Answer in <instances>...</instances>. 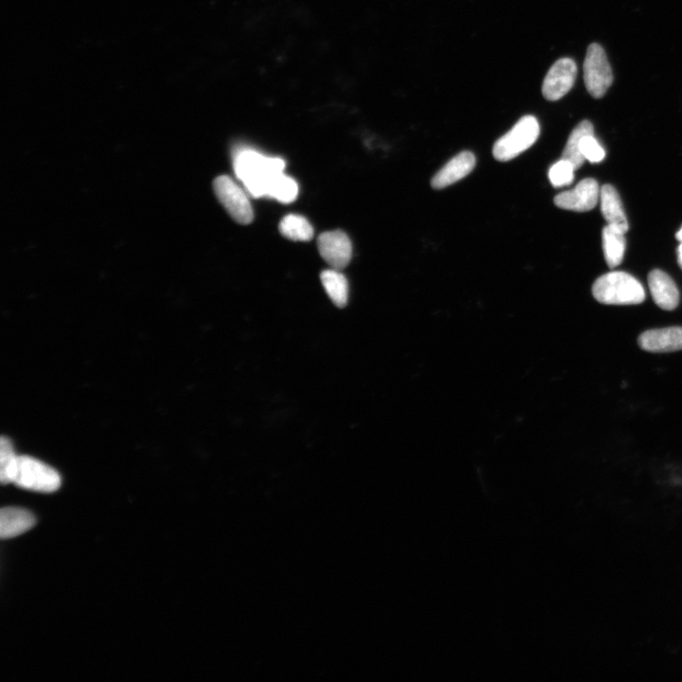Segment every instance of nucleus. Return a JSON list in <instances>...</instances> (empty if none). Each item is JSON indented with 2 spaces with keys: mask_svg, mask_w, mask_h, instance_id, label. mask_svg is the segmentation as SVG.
<instances>
[{
  "mask_svg": "<svg viewBox=\"0 0 682 682\" xmlns=\"http://www.w3.org/2000/svg\"><path fill=\"white\" fill-rule=\"evenodd\" d=\"M286 163L253 149H241L235 157V175L254 198L268 197L272 181L283 173Z\"/></svg>",
  "mask_w": 682,
  "mask_h": 682,
  "instance_id": "obj_1",
  "label": "nucleus"
},
{
  "mask_svg": "<svg viewBox=\"0 0 682 682\" xmlns=\"http://www.w3.org/2000/svg\"><path fill=\"white\" fill-rule=\"evenodd\" d=\"M594 297L603 305H640L646 300L642 284L629 273L613 272L599 277L593 287Z\"/></svg>",
  "mask_w": 682,
  "mask_h": 682,
  "instance_id": "obj_2",
  "label": "nucleus"
},
{
  "mask_svg": "<svg viewBox=\"0 0 682 682\" xmlns=\"http://www.w3.org/2000/svg\"><path fill=\"white\" fill-rule=\"evenodd\" d=\"M19 487L41 493H53L61 486L60 473L40 460L18 456L13 482Z\"/></svg>",
  "mask_w": 682,
  "mask_h": 682,
  "instance_id": "obj_3",
  "label": "nucleus"
},
{
  "mask_svg": "<svg viewBox=\"0 0 682 682\" xmlns=\"http://www.w3.org/2000/svg\"><path fill=\"white\" fill-rule=\"evenodd\" d=\"M539 133V121L534 116H524L495 143L493 154L500 161L513 160L538 141Z\"/></svg>",
  "mask_w": 682,
  "mask_h": 682,
  "instance_id": "obj_4",
  "label": "nucleus"
},
{
  "mask_svg": "<svg viewBox=\"0 0 682 682\" xmlns=\"http://www.w3.org/2000/svg\"><path fill=\"white\" fill-rule=\"evenodd\" d=\"M584 81L587 91L600 99L613 83V73L604 49L596 43L587 48L584 61Z\"/></svg>",
  "mask_w": 682,
  "mask_h": 682,
  "instance_id": "obj_5",
  "label": "nucleus"
},
{
  "mask_svg": "<svg viewBox=\"0 0 682 682\" xmlns=\"http://www.w3.org/2000/svg\"><path fill=\"white\" fill-rule=\"evenodd\" d=\"M214 189L219 202L235 222L248 225L253 221L254 214L248 196L230 177H218Z\"/></svg>",
  "mask_w": 682,
  "mask_h": 682,
  "instance_id": "obj_6",
  "label": "nucleus"
},
{
  "mask_svg": "<svg viewBox=\"0 0 682 682\" xmlns=\"http://www.w3.org/2000/svg\"><path fill=\"white\" fill-rule=\"evenodd\" d=\"M577 66L573 60L561 59L548 71L542 86L543 97L558 101L570 91L576 79Z\"/></svg>",
  "mask_w": 682,
  "mask_h": 682,
  "instance_id": "obj_7",
  "label": "nucleus"
},
{
  "mask_svg": "<svg viewBox=\"0 0 682 682\" xmlns=\"http://www.w3.org/2000/svg\"><path fill=\"white\" fill-rule=\"evenodd\" d=\"M319 254L336 271L347 267L352 259L353 246L348 235L343 231L321 234L318 239Z\"/></svg>",
  "mask_w": 682,
  "mask_h": 682,
  "instance_id": "obj_8",
  "label": "nucleus"
},
{
  "mask_svg": "<svg viewBox=\"0 0 682 682\" xmlns=\"http://www.w3.org/2000/svg\"><path fill=\"white\" fill-rule=\"evenodd\" d=\"M601 189L594 179L580 181L571 191L563 192L555 198L556 205L563 210L589 212L600 200Z\"/></svg>",
  "mask_w": 682,
  "mask_h": 682,
  "instance_id": "obj_9",
  "label": "nucleus"
},
{
  "mask_svg": "<svg viewBox=\"0 0 682 682\" xmlns=\"http://www.w3.org/2000/svg\"><path fill=\"white\" fill-rule=\"evenodd\" d=\"M639 346L650 353H670L682 350V327L655 329L642 333Z\"/></svg>",
  "mask_w": 682,
  "mask_h": 682,
  "instance_id": "obj_10",
  "label": "nucleus"
},
{
  "mask_svg": "<svg viewBox=\"0 0 682 682\" xmlns=\"http://www.w3.org/2000/svg\"><path fill=\"white\" fill-rule=\"evenodd\" d=\"M476 158L471 152H462L448 161L431 180L434 189H444L463 180L472 172Z\"/></svg>",
  "mask_w": 682,
  "mask_h": 682,
  "instance_id": "obj_11",
  "label": "nucleus"
},
{
  "mask_svg": "<svg viewBox=\"0 0 682 682\" xmlns=\"http://www.w3.org/2000/svg\"><path fill=\"white\" fill-rule=\"evenodd\" d=\"M649 286L656 305L663 310L672 311L679 303V292L669 275L659 270L649 275Z\"/></svg>",
  "mask_w": 682,
  "mask_h": 682,
  "instance_id": "obj_12",
  "label": "nucleus"
},
{
  "mask_svg": "<svg viewBox=\"0 0 682 682\" xmlns=\"http://www.w3.org/2000/svg\"><path fill=\"white\" fill-rule=\"evenodd\" d=\"M36 523L30 511L5 507L0 511V538L9 539L28 532Z\"/></svg>",
  "mask_w": 682,
  "mask_h": 682,
  "instance_id": "obj_13",
  "label": "nucleus"
},
{
  "mask_svg": "<svg viewBox=\"0 0 682 682\" xmlns=\"http://www.w3.org/2000/svg\"><path fill=\"white\" fill-rule=\"evenodd\" d=\"M601 212L608 225L620 227L628 233L630 226L625 217L622 204L616 189L612 185H604L600 192Z\"/></svg>",
  "mask_w": 682,
  "mask_h": 682,
  "instance_id": "obj_14",
  "label": "nucleus"
},
{
  "mask_svg": "<svg viewBox=\"0 0 682 682\" xmlns=\"http://www.w3.org/2000/svg\"><path fill=\"white\" fill-rule=\"evenodd\" d=\"M624 233L620 227L613 225H606L602 234L603 251L606 263L611 269L618 267L622 262L625 252Z\"/></svg>",
  "mask_w": 682,
  "mask_h": 682,
  "instance_id": "obj_15",
  "label": "nucleus"
},
{
  "mask_svg": "<svg viewBox=\"0 0 682 682\" xmlns=\"http://www.w3.org/2000/svg\"><path fill=\"white\" fill-rule=\"evenodd\" d=\"M339 272L334 269L322 272L320 279L322 286H324L335 306L344 309L348 302L349 284L346 276Z\"/></svg>",
  "mask_w": 682,
  "mask_h": 682,
  "instance_id": "obj_16",
  "label": "nucleus"
},
{
  "mask_svg": "<svg viewBox=\"0 0 682 682\" xmlns=\"http://www.w3.org/2000/svg\"><path fill=\"white\" fill-rule=\"evenodd\" d=\"M590 134H594L593 124L590 121H582L568 137L562 159L571 162L576 170L579 169L585 161L580 151V142L585 136Z\"/></svg>",
  "mask_w": 682,
  "mask_h": 682,
  "instance_id": "obj_17",
  "label": "nucleus"
},
{
  "mask_svg": "<svg viewBox=\"0 0 682 682\" xmlns=\"http://www.w3.org/2000/svg\"><path fill=\"white\" fill-rule=\"evenodd\" d=\"M282 236L292 240L308 242L313 238L314 229L306 217L298 215H289L283 217L279 226Z\"/></svg>",
  "mask_w": 682,
  "mask_h": 682,
  "instance_id": "obj_18",
  "label": "nucleus"
},
{
  "mask_svg": "<svg viewBox=\"0 0 682 682\" xmlns=\"http://www.w3.org/2000/svg\"><path fill=\"white\" fill-rule=\"evenodd\" d=\"M298 193L299 187L297 182L282 173L272 181L268 197L275 198L281 203L289 204L296 200Z\"/></svg>",
  "mask_w": 682,
  "mask_h": 682,
  "instance_id": "obj_19",
  "label": "nucleus"
},
{
  "mask_svg": "<svg viewBox=\"0 0 682 682\" xmlns=\"http://www.w3.org/2000/svg\"><path fill=\"white\" fill-rule=\"evenodd\" d=\"M17 458L11 440L3 436L0 440V481L3 484H12Z\"/></svg>",
  "mask_w": 682,
  "mask_h": 682,
  "instance_id": "obj_20",
  "label": "nucleus"
},
{
  "mask_svg": "<svg viewBox=\"0 0 682 682\" xmlns=\"http://www.w3.org/2000/svg\"><path fill=\"white\" fill-rule=\"evenodd\" d=\"M576 168L571 162L561 160L549 169L548 179L556 188H561L573 183Z\"/></svg>",
  "mask_w": 682,
  "mask_h": 682,
  "instance_id": "obj_21",
  "label": "nucleus"
},
{
  "mask_svg": "<svg viewBox=\"0 0 682 682\" xmlns=\"http://www.w3.org/2000/svg\"><path fill=\"white\" fill-rule=\"evenodd\" d=\"M580 151L585 161L592 163L601 162L605 157V152L594 138V134L586 135L581 140Z\"/></svg>",
  "mask_w": 682,
  "mask_h": 682,
  "instance_id": "obj_22",
  "label": "nucleus"
},
{
  "mask_svg": "<svg viewBox=\"0 0 682 682\" xmlns=\"http://www.w3.org/2000/svg\"><path fill=\"white\" fill-rule=\"evenodd\" d=\"M677 262H678L679 267L682 270V243L680 244L677 249Z\"/></svg>",
  "mask_w": 682,
  "mask_h": 682,
  "instance_id": "obj_23",
  "label": "nucleus"
},
{
  "mask_svg": "<svg viewBox=\"0 0 682 682\" xmlns=\"http://www.w3.org/2000/svg\"><path fill=\"white\" fill-rule=\"evenodd\" d=\"M676 237H677V240H678L679 242H681V243H682V227H681V229L679 230V232H678V233L677 234Z\"/></svg>",
  "mask_w": 682,
  "mask_h": 682,
  "instance_id": "obj_24",
  "label": "nucleus"
}]
</instances>
